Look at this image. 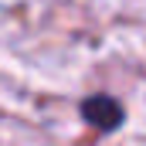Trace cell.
<instances>
[{
    "label": "cell",
    "mask_w": 146,
    "mask_h": 146,
    "mask_svg": "<svg viewBox=\"0 0 146 146\" xmlns=\"http://www.w3.org/2000/svg\"><path fill=\"white\" fill-rule=\"evenodd\" d=\"M82 119L102 133H112L115 126H122V106L112 95H88L82 102Z\"/></svg>",
    "instance_id": "cell-1"
}]
</instances>
